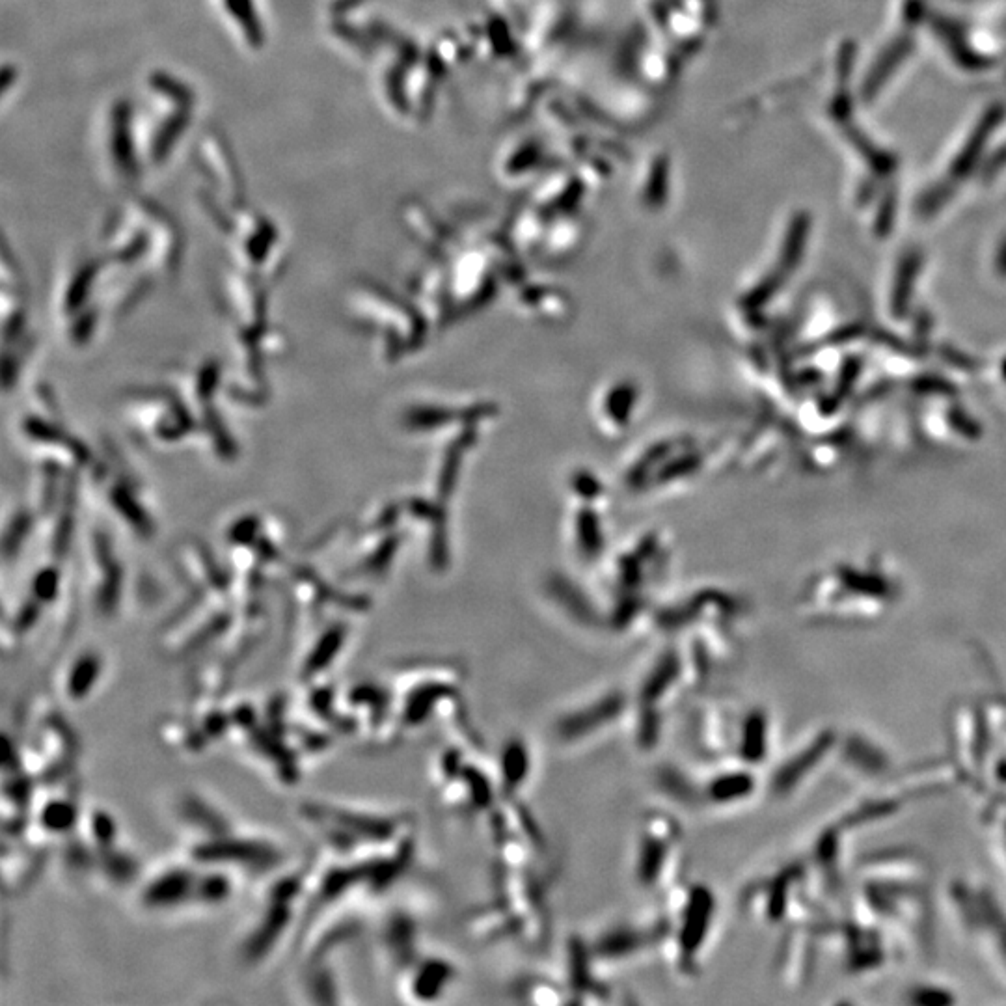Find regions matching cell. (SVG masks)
Segmentation results:
<instances>
[{"instance_id": "cell-10", "label": "cell", "mask_w": 1006, "mask_h": 1006, "mask_svg": "<svg viewBox=\"0 0 1006 1006\" xmlns=\"http://www.w3.org/2000/svg\"><path fill=\"white\" fill-rule=\"evenodd\" d=\"M774 721L766 708L749 707L738 720L735 762L759 770L772 757Z\"/></svg>"}, {"instance_id": "cell-12", "label": "cell", "mask_w": 1006, "mask_h": 1006, "mask_svg": "<svg viewBox=\"0 0 1006 1006\" xmlns=\"http://www.w3.org/2000/svg\"><path fill=\"white\" fill-rule=\"evenodd\" d=\"M107 157L114 174L120 179H135L138 176L135 138L131 127V107L127 101L112 105L107 123Z\"/></svg>"}, {"instance_id": "cell-6", "label": "cell", "mask_w": 1006, "mask_h": 1006, "mask_svg": "<svg viewBox=\"0 0 1006 1006\" xmlns=\"http://www.w3.org/2000/svg\"><path fill=\"white\" fill-rule=\"evenodd\" d=\"M630 701L625 692L610 690L591 699L584 707L565 712L554 723V735L561 746H578L612 729L625 716Z\"/></svg>"}, {"instance_id": "cell-22", "label": "cell", "mask_w": 1006, "mask_h": 1006, "mask_svg": "<svg viewBox=\"0 0 1006 1006\" xmlns=\"http://www.w3.org/2000/svg\"><path fill=\"white\" fill-rule=\"evenodd\" d=\"M338 647H340V636H330V638L325 639L319 645V649L310 656V660L306 664V671L308 673H317V671L325 669L328 666V662L338 653Z\"/></svg>"}, {"instance_id": "cell-5", "label": "cell", "mask_w": 1006, "mask_h": 1006, "mask_svg": "<svg viewBox=\"0 0 1006 1006\" xmlns=\"http://www.w3.org/2000/svg\"><path fill=\"white\" fill-rule=\"evenodd\" d=\"M682 830L666 813H653L643 820L636 856V878L645 889H666L679 871Z\"/></svg>"}, {"instance_id": "cell-13", "label": "cell", "mask_w": 1006, "mask_h": 1006, "mask_svg": "<svg viewBox=\"0 0 1006 1006\" xmlns=\"http://www.w3.org/2000/svg\"><path fill=\"white\" fill-rule=\"evenodd\" d=\"M593 952L580 939H572L569 945V992L572 1001L578 1003H600L608 999L606 988L593 973Z\"/></svg>"}, {"instance_id": "cell-4", "label": "cell", "mask_w": 1006, "mask_h": 1006, "mask_svg": "<svg viewBox=\"0 0 1006 1006\" xmlns=\"http://www.w3.org/2000/svg\"><path fill=\"white\" fill-rule=\"evenodd\" d=\"M841 742L843 731L833 725H820L803 735L770 775V796L787 802L813 785L818 775L839 762Z\"/></svg>"}, {"instance_id": "cell-17", "label": "cell", "mask_w": 1006, "mask_h": 1006, "mask_svg": "<svg viewBox=\"0 0 1006 1006\" xmlns=\"http://www.w3.org/2000/svg\"><path fill=\"white\" fill-rule=\"evenodd\" d=\"M222 10H226L233 27L241 30L243 40L250 47H259L263 43V25L259 19L254 0H218Z\"/></svg>"}, {"instance_id": "cell-11", "label": "cell", "mask_w": 1006, "mask_h": 1006, "mask_svg": "<svg viewBox=\"0 0 1006 1006\" xmlns=\"http://www.w3.org/2000/svg\"><path fill=\"white\" fill-rule=\"evenodd\" d=\"M759 789L761 783L757 777V770L733 762V766L721 768L718 774L708 779L705 787L701 789V802L718 807H735L740 803L749 802Z\"/></svg>"}, {"instance_id": "cell-18", "label": "cell", "mask_w": 1006, "mask_h": 1006, "mask_svg": "<svg viewBox=\"0 0 1006 1006\" xmlns=\"http://www.w3.org/2000/svg\"><path fill=\"white\" fill-rule=\"evenodd\" d=\"M956 1001H958L956 992L943 982L923 980V982L913 984L904 993V1003L913 1006L952 1005Z\"/></svg>"}, {"instance_id": "cell-9", "label": "cell", "mask_w": 1006, "mask_h": 1006, "mask_svg": "<svg viewBox=\"0 0 1006 1006\" xmlns=\"http://www.w3.org/2000/svg\"><path fill=\"white\" fill-rule=\"evenodd\" d=\"M666 938V919L651 926H615L604 932L593 945L591 952L600 962H625L641 952L662 943Z\"/></svg>"}, {"instance_id": "cell-1", "label": "cell", "mask_w": 1006, "mask_h": 1006, "mask_svg": "<svg viewBox=\"0 0 1006 1006\" xmlns=\"http://www.w3.org/2000/svg\"><path fill=\"white\" fill-rule=\"evenodd\" d=\"M841 904L880 928L904 964L934 960V874L921 852L897 846L863 857L850 872Z\"/></svg>"}, {"instance_id": "cell-7", "label": "cell", "mask_w": 1006, "mask_h": 1006, "mask_svg": "<svg viewBox=\"0 0 1006 1006\" xmlns=\"http://www.w3.org/2000/svg\"><path fill=\"white\" fill-rule=\"evenodd\" d=\"M984 716V755L977 796L1006 798V695L980 697Z\"/></svg>"}, {"instance_id": "cell-19", "label": "cell", "mask_w": 1006, "mask_h": 1006, "mask_svg": "<svg viewBox=\"0 0 1006 1006\" xmlns=\"http://www.w3.org/2000/svg\"><path fill=\"white\" fill-rule=\"evenodd\" d=\"M191 887V878L185 872H172L168 876H163L151 885L148 891V904L155 906H170L176 904L177 900L187 895Z\"/></svg>"}, {"instance_id": "cell-3", "label": "cell", "mask_w": 1006, "mask_h": 1006, "mask_svg": "<svg viewBox=\"0 0 1006 1006\" xmlns=\"http://www.w3.org/2000/svg\"><path fill=\"white\" fill-rule=\"evenodd\" d=\"M675 895L677 904H673L671 915L664 917L666 938L662 945H669L666 947L669 964L688 979L695 975L699 954L705 951L716 925L718 898L703 884L686 885L684 891Z\"/></svg>"}, {"instance_id": "cell-14", "label": "cell", "mask_w": 1006, "mask_h": 1006, "mask_svg": "<svg viewBox=\"0 0 1006 1006\" xmlns=\"http://www.w3.org/2000/svg\"><path fill=\"white\" fill-rule=\"evenodd\" d=\"M980 828L988 852L999 872L1006 878V798L979 796Z\"/></svg>"}, {"instance_id": "cell-23", "label": "cell", "mask_w": 1006, "mask_h": 1006, "mask_svg": "<svg viewBox=\"0 0 1006 1006\" xmlns=\"http://www.w3.org/2000/svg\"><path fill=\"white\" fill-rule=\"evenodd\" d=\"M228 891H230V884L222 876L205 878L204 884L200 885V893L205 900H220L228 895Z\"/></svg>"}, {"instance_id": "cell-8", "label": "cell", "mask_w": 1006, "mask_h": 1006, "mask_svg": "<svg viewBox=\"0 0 1006 1006\" xmlns=\"http://www.w3.org/2000/svg\"><path fill=\"white\" fill-rule=\"evenodd\" d=\"M839 766L844 772L865 781H884L893 770V757L882 742L861 731L843 733Z\"/></svg>"}, {"instance_id": "cell-2", "label": "cell", "mask_w": 1006, "mask_h": 1006, "mask_svg": "<svg viewBox=\"0 0 1006 1006\" xmlns=\"http://www.w3.org/2000/svg\"><path fill=\"white\" fill-rule=\"evenodd\" d=\"M943 911L958 938L1006 995V902L975 876H954L943 889Z\"/></svg>"}, {"instance_id": "cell-16", "label": "cell", "mask_w": 1006, "mask_h": 1006, "mask_svg": "<svg viewBox=\"0 0 1006 1006\" xmlns=\"http://www.w3.org/2000/svg\"><path fill=\"white\" fill-rule=\"evenodd\" d=\"M455 979V967L448 960L431 958L416 969L412 979V993L420 1001H435Z\"/></svg>"}, {"instance_id": "cell-15", "label": "cell", "mask_w": 1006, "mask_h": 1006, "mask_svg": "<svg viewBox=\"0 0 1006 1006\" xmlns=\"http://www.w3.org/2000/svg\"><path fill=\"white\" fill-rule=\"evenodd\" d=\"M531 772V753L528 744L520 738H511L500 757V783L498 787L505 798H515L518 790L528 781Z\"/></svg>"}, {"instance_id": "cell-20", "label": "cell", "mask_w": 1006, "mask_h": 1006, "mask_svg": "<svg viewBox=\"0 0 1006 1006\" xmlns=\"http://www.w3.org/2000/svg\"><path fill=\"white\" fill-rule=\"evenodd\" d=\"M97 677H99V662H97L94 656H86L79 660L71 673H69L68 690L71 697L75 699H81L84 695L88 694V690H92V686L96 684Z\"/></svg>"}, {"instance_id": "cell-21", "label": "cell", "mask_w": 1006, "mask_h": 1006, "mask_svg": "<svg viewBox=\"0 0 1006 1006\" xmlns=\"http://www.w3.org/2000/svg\"><path fill=\"white\" fill-rule=\"evenodd\" d=\"M73 818H75L73 809L69 807L68 803L62 802L47 805L41 815L43 826L51 831L68 830L69 826L73 824Z\"/></svg>"}]
</instances>
